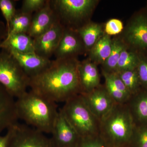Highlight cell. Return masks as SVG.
Segmentation results:
<instances>
[{
  "label": "cell",
  "instance_id": "30",
  "mask_svg": "<svg viewBox=\"0 0 147 147\" xmlns=\"http://www.w3.org/2000/svg\"><path fill=\"white\" fill-rule=\"evenodd\" d=\"M123 24L121 20L117 18H112L108 20L104 27L105 34L108 35H116L121 34L123 31Z\"/></svg>",
  "mask_w": 147,
  "mask_h": 147
},
{
  "label": "cell",
  "instance_id": "2",
  "mask_svg": "<svg viewBox=\"0 0 147 147\" xmlns=\"http://www.w3.org/2000/svg\"><path fill=\"white\" fill-rule=\"evenodd\" d=\"M15 104L18 119L44 134H51L59 113L57 103L30 90L16 98Z\"/></svg>",
  "mask_w": 147,
  "mask_h": 147
},
{
  "label": "cell",
  "instance_id": "31",
  "mask_svg": "<svg viewBox=\"0 0 147 147\" xmlns=\"http://www.w3.org/2000/svg\"><path fill=\"white\" fill-rule=\"evenodd\" d=\"M7 34L6 25L3 21H0V45L5 39Z\"/></svg>",
  "mask_w": 147,
  "mask_h": 147
},
{
  "label": "cell",
  "instance_id": "24",
  "mask_svg": "<svg viewBox=\"0 0 147 147\" xmlns=\"http://www.w3.org/2000/svg\"><path fill=\"white\" fill-rule=\"evenodd\" d=\"M116 73L117 74L131 96L137 94L142 88L136 69Z\"/></svg>",
  "mask_w": 147,
  "mask_h": 147
},
{
  "label": "cell",
  "instance_id": "21",
  "mask_svg": "<svg viewBox=\"0 0 147 147\" xmlns=\"http://www.w3.org/2000/svg\"><path fill=\"white\" fill-rule=\"evenodd\" d=\"M32 14L16 11L7 30V37L19 33H28L30 27Z\"/></svg>",
  "mask_w": 147,
  "mask_h": 147
},
{
  "label": "cell",
  "instance_id": "17",
  "mask_svg": "<svg viewBox=\"0 0 147 147\" xmlns=\"http://www.w3.org/2000/svg\"><path fill=\"white\" fill-rule=\"evenodd\" d=\"M126 104L136 125H147V89L142 88Z\"/></svg>",
  "mask_w": 147,
  "mask_h": 147
},
{
  "label": "cell",
  "instance_id": "15",
  "mask_svg": "<svg viewBox=\"0 0 147 147\" xmlns=\"http://www.w3.org/2000/svg\"><path fill=\"white\" fill-rule=\"evenodd\" d=\"M16 100L0 84V134L17 123Z\"/></svg>",
  "mask_w": 147,
  "mask_h": 147
},
{
  "label": "cell",
  "instance_id": "18",
  "mask_svg": "<svg viewBox=\"0 0 147 147\" xmlns=\"http://www.w3.org/2000/svg\"><path fill=\"white\" fill-rule=\"evenodd\" d=\"M0 49L21 53H34V39L26 33L11 35L2 42Z\"/></svg>",
  "mask_w": 147,
  "mask_h": 147
},
{
  "label": "cell",
  "instance_id": "20",
  "mask_svg": "<svg viewBox=\"0 0 147 147\" xmlns=\"http://www.w3.org/2000/svg\"><path fill=\"white\" fill-rule=\"evenodd\" d=\"M112 47V39L105 34L89 51L88 59L96 65H102L109 57Z\"/></svg>",
  "mask_w": 147,
  "mask_h": 147
},
{
  "label": "cell",
  "instance_id": "12",
  "mask_svg": "<svg viewBox=\"0 0 147 147\" xmlns=\"http://www.w3.org/2000/svg\"><path fill=\"white\" fill-rule=\"evenodd\" d=\"M51 134L52 147H75L80 138L60 109Z\"/></svg>",
  "mask_w": 147,
  "mask_h": 147
},
{
  "label": "cell",
  "instance_id": "6",
  "mask_svg": "<svg viewBox=\"0 0 147 147\" xmlns=\"http://www.w3.org/2000/svg\"><path fill=\"white\" fill-rule=\"evenodd\" d=\"M30 81V77L12 55L0 49V84L16 99L28 91Z\"/></svg>",
  "mask_w": 147,
  "mask_h": 147
},
{
  "label": "cell",
  "instance_id": "16",
  "mask_svg": "<svg viewBox=\"0 0 147 147\" xmlns=\"http://www.w3.org/2000/svg\"><path fill=\"white\" fill-rule=\"evenodd\" d=\"M78 71L81 93L91 91L100 85L97 65L89 59L79 62Z\"/></svg>",
  "mask_w": 147,
  "mask_h": 147
},
{
  "label": "cell",
  "instance_id": "10",
  "mask_svg": "<svg viewBox=\"0 0 147 147\" xmlns=\"http://www.w3.org/2000/svg\"><path fill=\"white\" fill-rule=\"evenodd\" d=\"M64 29L65 27L58 20L48 30L34 38L35 53L50 59L59 43Z\"/></svg>",
  "mask_w": 147,
  "mask_h": 147
},
{
  "label": "cell",
  "instance_id": "13",
  "mask_svg": "<svg viewBox=\"0 0 147 147\" xmlns=\"http://www.w3.org/2000/svg\"><path fill=\"white\" fill-rule=\"evenodd\" d=\"M58 20L50 1L48 0L45 6L32 16L28 34L34 39L48 30Z\"/></svg>",
  "mask_w": 147,
  "mask_h": 147
},
{
  "label": "cell",
  "instance_id": "5",
  "mask_svg": "<svg viewBox=\"0 0 147 147\" xmlns=\"http://www.w3.org/2000/svg\"><path fill=\"white\" fill-rule=\"evenodd\" d=\"M58 19L65 28L76 29L88 22L98 3L96 0L50 1Z\"/></svg>",
  "mask_w": 147,
  "mask_h": 147
},
{
  "label": "cell",
  "instance_id": "19",
  "mask_svg": "<svg viewBox=\"0 0 147 147\" xmlns=\"http://www.w3.org/2000/svg\"><path fill=\"white\" fill-rule=\"evenodd\" d=\"M75 30L82 38L86 52H88L105 34L102 25L89 21Z\"/></svg>",
  "mask_w": 147,
  "mask_h": 147
},
{
  "label": "cell",
  "instance_id": "11",
  "mask_svg": "<svg viewBox=\"0 0 147 147\" xmlns=\"http://www.w3.org/2000/svg\"><path fill=\"white\" fill-rule=\"evenodd\" d=\"M86 52L84 43L76 30L65 27L61 39L54 54L56 59L77 58Z\"/></svg>",
  "mask_w": 147,
  "mask_h": 147
},
{
  "label": "cell",
  "instance_id": "29",
  "mask_svg": "<svg viewBox=\"0 0 147 147\" xmlns=\"http://www.w3.org/2000/svg\"><path fill=\"white\" fill-rule=\"evenodd\" d=\"M140 84L143 88L147 89V56L140 55L136 68Z\"/></svg>",
  "mask_w": 147,
  "mask_h": 147
},
{
  "label": "cell",
  "instance_id": "9",
  "mask_svg": "<svg viewBox=\"0 0 147 147\" xmlns=\"http://www.w3.org/2000/svg\"><path fill=\"white\" fill-rule=\"evenodd\" d=\"M80 94L92 113L100 121L116 103L105 86L100 84L91 91Z\"/></svg>",
  "mask_w": 147,
  "mask_h": 147
},
{
  "label": "cell",
  "instance_id": "8",
  "mask_svg": "<svg viewBox=\"0 0 147 147\" xmlns=\"http://www.w3.org/2000/svg\"><path fill=\"white\" fill-rule=\"evenodd\" d=\"M7 130L9 133L7 147H52L50 138L27 125L17 122Z\"/></svg>",
  "mask_w": 147,
  "mask_h": 147
},
{
  "label": "cell",
  "instance_id": "27",
  "mask_svg": "<svg viewBox=\"0 0 147 147\" xmlns=\"http://www.w3.org/2000/svg\"><path fill=\"white\" fill-rule=\"evenodd\" d=\"M48 0H24L20 10L24 13L32 14L43 8Z\"/></svg>",
  "mask_w": 147,
  "mask_h": 147
},
{
  "label": "cell",
  "instance_id": "4",
  "mask_svg": "<svg viewBox=\"0 0 147 147\" xmlns=\"http://www.w3.org/2000/svg\"><path fill=\"white\" fill-rule=\"evenodd\" d=\"M60 110L80 138L99 135L100 121L92 113L81 94L66 101Z\"/></svg>",
  "mask_w": 147,
  "mask_h": 147
},
{
  "label": "cell",
  "instance_id": "23",
  "mask_svg": "<svg viewBox=\"0 0 147 147\" xmlns=\"http://www.w3.org/2000/svg\"><path fill=\"white\" fill-rule=\"evenodd\" d=\"M140 55L127 46L121 53L116 72L136 69L139 63Z\"/></svg>",
  "mask_w": 147,
  "mask_h": 147
},
{
  "label": "cell",
  "instance_id": "3",
  "mask_svg": "<svg viewBox=\"0 0 147 147\" xmlns=\"http://www.w3.org/2000/svg\"><path fill=\"white\" fill-rule=\"evenodd\" d=\"M135 127L127 104L115 103L100 121L99 135L110 147L128 146Z\"/></svg>",
  "mask_w": 147,
  "mask_h": 147
},
{
  "label": "cell",
  "instance_id": "28",
  "mask_svg": "<svg viewBox=\"0 0 147 147\" xmlns=\"http://www.w3.org/2000/svg\"><path fill=\"white\" fill-rule=\"evenodd\" d=\"M75 147H110L100 135L80 138Z\"/></svg>",
  "mask_w": 147,
  "mask_h": 147
},
{
  "label": "cell",
  "instance_id": "26",
  "mask_svg": "<svg viewBox=\"0 0 147 147\" xmlns=\"http://www.w3.org/2000/svg\"><path fill=\"white\" fill-rule=\"evenodd\" d=\"M16 2V1L13 0H0V10L6 22L7 31L11 22L17 11Z\"/></svg>",
  "mask_w": 147,
  "mask_h": 147
},
{
  "label": "cell",
  "instance_id": "14",
  "mask_svg": "<svg viewBox=\"0 0 147 147\" xmlns=\"http://www.w3.org/2000/svg\"><path fill=\"white\" fill-rule=\"evenodd\" d=\"M7 51L15 58L30 78L44 71L52 62L50 59L41 57L35 53H21L13 51Z\"/></svg>",
  "mask_w": 147,
  "mask_h": 147
},
{
  "label": "cell",
  "instance_id": "7",
  "mask_svg": "<svg viewBox=\"0 0 147 147\" xmlns=\"http://www.w3.org/2000/svg\"><path fill=\"white\" fill-rule=\"evenodd\" d=\"M121 38L130 50L147 56V10L138 11L131 17Z\"/></svg>",
  "mask_w": 147,
  "mask_h": 147
},
{
  "label": "cell",
  "instance_id": "25",
  "mask_svg": "<svg viewBox=\"0 0 147 147\" xmlns=\"http://www.w3.org/2000/svg\"><path fill=\"white\" fill-rule=\"evenodd\" d=\"M129 147H147V125H136Z\"/></svg>",
  "mask_w": 147,
  "mask_h": 147
},
{
  "label": "cell",
  "instance_id": "1",
  "mask_svg": "<svg viewBox=\"0 0 147 147\" xmlns=\"http://www.w3.org/2000/svg\"><path fill=\"white\" fill-rule=\"evenodd\" d=\"M77 58L56 59L39 74L30 78L29 88L47 99L64 103L82 93Z\"/></svg>",
  "mask_w": 147,
  "mask_h": 147
},
{
  "label": "cell",
  "instance_id": "22",
  "mask_svg": "<svg viewBox=\"0 0 147 147\" xmlns=\"http://www.w3.org/2000/svg\"><path fill=\"white\" fill-rule=\"evenodd\" d=\"M126 47L121 37L112 39V47L110 56L102 65V71L108 73L116 72V68L122 51Z\"/></svg>",
  "mask_w": 147,
  "mask_h": 147
},
{
  "label": "cell",
  "instance_id": "33",
  "mask_svg": "<svg viewBox=\"0 0 147 147\" xmlns=\"http://www.w3.org/2000/svg\"><path fill=\"white\" fill-rule=\"evenodd\" d=\"M129 147V146H125V147Z\"/></svg>",
  "mask_w": 147,
  "mask_h": 147
},
{
  "label": "cell",
  "instance_id": "32",
  "mask_svg": "<svg viewBox=\"0 0 147 147\" xmlns=\"http://www.w3.org/2000/svg\"><path fill=\"white\" fill-rule=\"evenodd\" d=\"M9 133L8 130L5 135L2 136L0 134V147H7Z\"/></svg>",
  "mask_w": 147,
  "mask_h": 147
}]
</instances>
